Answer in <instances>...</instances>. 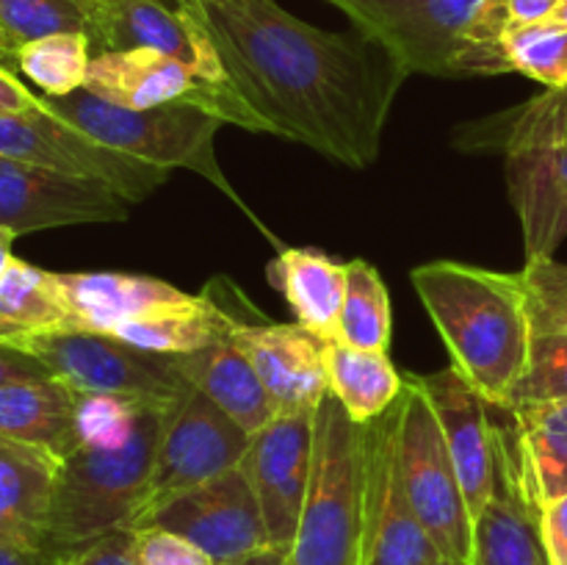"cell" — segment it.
<instances>
[{"label":"cell","mask_w":567,"mask_h":565,"mask_svg":"<svg viewBox=\"0 0 567 565\" xmlns=\"http://www.w3.org/2000/svg\"><path fill=\"white\" fill-rule=\"evenodd\" d=\"M504 155L526 260L554 258L567 238V89H546L515 114Z\"/></svg>","instance_id":"8992f818"},{"label":"cell","mask_w":567,"mask_h":565,"mask_svg":"<svg viewBox=\"0 0 567 565\" xmlns=\"http://www.w3.org/2000/svg\"><path fill=\"white\" fill-rule=\"evenodd\" d=\"M435 565H463V563H454V559H449V557H441V559H437Z\"/></svg>","instance_id":"681fc988"},{"label":"cell","mask_w":567,"mask_h":565,"mask_svg":"<svg viewBox=\"0 0 567 565\" xmlns=\"http://www.w3.org/2000/svg\"><path fill=\"white\" fill-rule=\"evenodd\" d=\"M89 39L94 53L147 48L183 61L203 81L230 86L208 33L175 0H89Z\"/></svg>","instance_id":"ac0fdd59"},{"label":"cell","mask_w":567,"mask_h":565,"mask_svg":"<svg viewBox=\"0 0 567 565\" xmlns=\"http://www.w3.org/2000/svg\"><path fill=\"white\" fill-rule=\"evenodd\" d=\"M92 39L83 31L50 33L14 50V70L37 83L44 97H66L83 89L92 64Z\"/></svg>","instance_id":"4dcf8cb0"},{"label":"cell","mask_w":567,"mask_h":565,"mask_svg":"<svg viewBox=\"0 0 567 565\" xmlns=\"http://www.w3.org/2000/svg\"><path fill=\"white\" fill-rule=\"evenodd\" d=\"M241 565H288L286 563V554L277 552V548H266V552L255 554V557L244 559Z\"/></svg>","instance_id":"ee69618b"},{"label":"cell","mask_w":567,"mask_h":565,"mask_svg":"<svg viewBox=\"0 0 567 565\" xmlns=\"http://www.w3.org/2000/svg\"><path fill=\"white\" fill-rule=\"evenodd\" d=\"M399 404L369 424L360 565H435L443 557L415 515L399 469Z\"/></svg>","instance_id":"4fadbf2b"},{"label":"cell","mask_w":567,"mask_h":565,"mask_svg":"<svg viewBox=\"0 0 567 565\" xmlns=\"http://www.w3.org/2000/svg\"><path fill=\"white\" fill-rule=\"evenodd\" d=\"M227 332H230V316L214 291L205 288L199 297H192L177 308L127 321L114 332V338L147 352L188 355L221 341Z\"/></svg>","instance_id":"83f0119b"},{"label":"cell","mask_w":567,"mask_h":565,"mask_svg":"<svg viewBox=\"0 0 567 565\" xmlns=\"http://www.w3.org/2000/svg\"><path fill=\"white\" fill-rule=\"evenodd\" d=\"M66 330L114 336L122 325L188 302L192 294L172 282L125 271H55Z\"/></svg>","instance_id":"44dd1931"},{"label":"cell","mask_w":567,"mask_h":565,"mask_svg":"<svg viewBox=\"0 0 567 565\" xmlns=\"http://www.w3.org/2000/svg\"><path fill=\"white\" fill-rule=\"evenodd\" d=\"M42 377L53 374L37 355L28 352L25 347H17V343L0 341V388L25 380H42Z\"/></svg>","instance_id":"ab89813d"},{"label":"cell","mask_w":567,"mask_h":565,"mask_svg":"<svg viewBox=\"0 0 567 565\" xmlns=\"http://www.w3.org/2000/svg\"><path fill=\"white\" fill-rule=\"evenodd\" d=\"M181 366L186 380L219 404L249 435L280 413L247 355L233 343L230 332L210 347L181 355Z\"/></svg>","instance_id":"cb8c5ba5"},{"label":"cell","mask_w":567,"mask_h":565,"mask_svg":"<svg viewBox=\"0 0 567 565\" xmlns=\"http://www.w3.org/2000/svg\"><path fill=\"white\" fill-rule=\"evenodd\" d=\"M131 203L94 177L0 158V227L14 236L64 225L125 222Z\"/></svg>","instance_id":"2e32d148"},{"label":"cell","mask_w":567,"mask_h":565,"mask_svg":"<svg viewBox=\"0 0 567 565\" xmlns=\"http://www.w3.org/2000/svg\"><path fill=\"white\" fill-rule=\"evenodd\" d=\"M0 158L48 166L78 177H94L114 186L127 203H142L158 192L169 172L127 158L83 136L70 122L50 114L39 100L37 109L0 114Z\"/></svg>","instance_id":"30bf717a"},{"label":"cell","mask_w":567,"mask_h":565,"mask_svg":"<svg viewBox=\"0 0 567 565\" xmlns=\"http://www.w3.org/2000/svg\"><path fill=\"white\" fill-rule=\"evenodd\" d=\"M83 89L122 109H153L166 103H197L221 116L225 125L266 133L255 111L233 92L203 81L183 61L147 48L103 50L92 55Z\"/></svg>","instance_id":"8fae6325"},{"label":"cell","mask_w":567,"mask_h":565,"mask_svg":"<svg viewBox=\"0 0 567 565\" xmlns=\"http://www.w3.org/2000/svg\"><path fill=\"white\" fill-rule=\"evenodd\" d=\"M471 565H551L540 532V507L518 469L507 424L496 421V487L474 521Z\"/></svg>","instance_id":"ffe728a7"},{"label":"cell","mask_w":567,"mask_h":565,"mask_svg":"<svg viewBox=\"0 0 567 565\" xmlns=\"http://www.w3.org/2000/svg\"><path fill=\"white\" fill-rule=\"evenodd\" d=\"M48 565H138L133 552V530L111 532L78 552L48 557Z\"/></svg>","instance_id":"f35d334b"},{"label":"cell","mask_w":567,"mask_h":565,"mask_svg":"<svg viewBox=\"0 0 567 565\" xmlns=\"http://www.w3.org/2000/svg\"><path fill=\"white\" fill-rule=\"evenodd\" d=\"M369 424H358L332 393L316 408V446L308 499L288 565H360Z\"/></svg>","instance_id":"277c9868"},{"label":"cell","mask_w":567,"mask_h":565,"mask_svg":"<svg viewBox=\"0 0 567 565\" xmlns=\"http://www.w3.org/2000/svg\"><path fill=\"white\" fill-rule=\"evenodd\" d=\"M37 355L48 371L75 391L111 393L150 408H169L192 391L181 355L136 349L105 332L61 330L20 343Z\"/></svg>","instance_id":"ba28073f"},{"label":"cell","mask_w":567,"mask_h":565,"mask_svg":"<svg viewBox=\"0 0 567 565\" xmlns=\"http://www.w3.org/2000/svg\"><path fill=\"white\" fill-rule=\"evenodd\" d=\"M269 280L280 288L291 305L297 325L316 336H338L343 294H347V264L327 258L319 249H282L269 266Z\"/></svg>","instance_id":"484cf974"},{"label":"cell","mask_w":567,"mask_h":565,"mask_svg":"<svg viewBox=\"0 0 567 565\" xmlns=\"http://www.w3.org/2000/svg\"><path fill=\"white\" fill-rule=\"evenodd\" d=\"M419 382L441 421L471 518L476 521L496 487V421L491 415V404L460 377L454 366L419 377Z\"/></svg>","instance_id":"d6986e66"},{"label":"cell","mask_w":567,"mask_h":565,"mask_svg":"<svg viewBox=\"0 0 567 565\" xmlns=\"http://www.w3.org/2000/svg\"><path fill=\"white\" fill-rule=\"evenodd\" d=\"M59 458L0 438V543L42 552Z\"/></svg>","instance_id":"7402d4cb"},{"label":"cell","mask_w":567,"mask_h":565,"mask_svg":"<svg viewBox=\"0 0 567 565\" xmlns=\"http://www.w3.org/2000/svg\"><path fill=\"white\" fill-rule=\"evenodd\" d=\"M520 275L529 288L535 327L567 325V264L554 258L526 260Z\"/></svg>","instance_id":"8d00e7d4"},{"label":"cell","mask_w":567,"mask_h":565,"mask_svg":"<svg viewBox=\"0 0 567 565\" xmlns=\"http://www.w3.org/2000/svg\"><path fill=\"white\" fill-rule=\"evenodd\" d=\"M393 332L391 297L382 275L363 258L347 264V294H343L341 319L336 341L358 349L388 352Z\"/></svg>","instance_id":"1f68e13d"},{"label":"cell","mask_w":567,"mask_h":565,"mask_svg":"<svg viewBox=\"0 0 567 565\" xmlns=\"http://www.w3.org/2000/svg\"><path fill=\"white\" fill-rule=\"evenodd\" d=\"M249 438L252 435L241 424L197 388L175 399L161 421L158 446L150 469L147 507L138 524L166 499L241 465Z\"/></svg>","instance_id":"9c48e42d"},{"label":"cell","mask_w":567,"mask_h":565,"mask_svg":"<svg viewBox=\"0 0 567 565\" xmlns=\"http://www.w3.org/2000/svg\"><path fill=\"white\" fill-rule=\"evenodd\" d=\"M410 280L460 377L491 408H509L535 336L524 275L432 260L410 271Z\"/></svg>","instance_id":"7a4b0ae2"},{"label":"cell","mask_w":567,"mask_h":565,"mask_svg":"<svg viewBox=\"0 0 567 565\" xmlns=\"http://www.w3.org/2000/svg\"><path fill=\"white\" fill-rule=\"evenodd\" d=\"M540 532L551 565H567V493L540 507Z\"/></svg>","instance_id":"60d3db41"},{"label":"cell","mask_w":567,"mask_h":565,"mask_svg":"<svg viewBox=\"0 0 567 565\" xmlns=\"http://www.w3.org/2000/svg\"><path fill=\"white\" fill-rule=\"evenodd\" d=\"M0 50H3V53H9L11 59H14V53H11V48H9V42H6V33L0 31Z\"/></svg>","instance_id":"7dc6e473"},{"label":"cell","mask_w":567,"mask_h":565,"mask_svg":"<svg viewBox=\"0 0 567 565\" xmlns=\"http://www.w3.org/2000/svg\"><path fill=\"white\" fill-rule=\"evenodd\" d=\"M313 446L316 410H291L277 413L269 424L252 432L241 458V471L258 499L271 548L282 554L291 548L308 499Z\"/></svg>","instance_id":"9a60e30c"},{"label":"cell","mask_w":567,"mask_h":565,"mask_svg":"<svg viewBox=\"0 0 567 565\" xmlns=\"http://www.w3.org/2000/svg\"><path fill=\"white\" fill-rule=\"evenodd\" d=\"M327 377L330 393L358 424L380 419L404 391V377L391 363L388 352L349 347L336 338L327 341Z\"/></svg>","instance_id":"4316f807"},{"label":"cell","mask_w":567,"mask_h":565,"mask_svg":"<svg viewBox=\"0 0 567 565\" xmlns=\"http://www.w3.org/2000/svg\"><path fill=\"white\" fill-rule=\"evenodd\" d=\"M399 469L410 504L437 552L454 563H474V518L441 421L415 374L404 377L399 404Z\"/></svg>","instance_id":"52a82bcc"},{"label":"cell","mask_w":567,"mask_h":565,"mask_svg":"<svg viewBox=\"0 0 567 565\" xmlns=\"http://www.w3.org/2000/svg\"><path fill=\"white\" fill-rule=\"evenodd\" d=\"M504 50L513 72L546 89H567V25L543 20L518 28L509 33Z\"/></svg>","instance_id":"d6a6232c"},{"label":"cell","mask_w":567,"mask_h":565,"mask_svg":"<svg viewBox=\"0 0 567 565\" xmlns=\"http://www.w3.org/2000/svg\"><path fill=\"white\" fill-rule=\"evenodd\" d=\"M230 316V338L249 358L260 382L280 413L316 410L330 393L327 377V338L302 325H280L269 319H247L238 305L216 297Z\"/></svg>","instance_id":"e0dca14e"},{"label":"cell","mask_w":567,"mask_h":565,"mask_svg":"<svg viewBox=\"0 0 567 565\" xmlns=\"http://www.w3.org/2000/svg\"><path fill=\"white\" fill-rule=\"evenodd\" d=\"M415 75L454 78L460 39L482 0H330Z\"/></svg>","instance_id":"5bb4252c"},{"label":"cell","mask_w":567,"mask_h":565,"mask_svg":"<svg viewBox=\"0 0 567 565\" xmlns=\"http://www.w3.org/2000/svg\"><path fill=\"white\" fill-rule=\"evenodd\" d=\"M66 330L55 271L11 258L0 277V341L25 343L37 336Z\"/></svg>","instance_id":"f546056e"},{"label":"cell","mask_w":567,"mask_h":565,"mask_svg":"<svg viewBox=\"0 0 567 565\" xmlns=\"http://www.w3.org/2000/svg\"><path fill=\"white\" fill-rule=\"evenodd\" d=\"M42 94H33L25 83L17 78L11 66L0 64V114H14V111L37 109Z\"/></svg>","instance_id":"b9f144b4"},{"label":"cell","mask_w":567,"mask_h":565,"mask_svg":"<svg viewBox=\"0 0 567 565\" xmlns=\"http://www.w3.org/2000/svg\"><path fill=\"white\" fill-rule=\"evenodd\" d=\"M551 22H559V25H567V0H559V6L554 9V14L548 17Z\"/></svg>","instance_id":"bcb514c9"},{"label":"cell","mask_w":567,"mask_h":565,"mask_svg":"<svg viewBox=\"0 0 567 565\" xmlns=\"http://www.w3.org/2000/svg\"><path fill=\"white\" fill-rule=\"evenodd\" d=\"M0 565H48V557L39 548H20L0 543Z\"/></svg>","instance_id":"7bdbcfd3"},{"label":"cell","mask_w":567,"mask_h":565,"mask_svg":"<svg viewBox=\"0 0 567 565\" xmlns=\"http://www.w3.org/2000/svg\"><path fill=\"white\" fill-rule=\"evenodd\" d=\"M133 552L138 565H214L203 548L164 526L133 530Z\"/></svg>","instance_id":"74e56055"},{"label":"cell","mask_w":567,"mask_h":565,"mask_svg":"<svg viewBox=\"0 0 567 565\" xmlns=\"http://www.w3.org/2000/svg\"><path fill=\"white\" fill-rule=\"evenodd\" d=\"M144 408L150 404L131 399L111 397V393L78 391L75 399V432L78 446L120 449L136 432Z\"/></svg>","instance_id":"d590c367"},{"label":"cell","mask_w":567,"mask_h":565,"mask_svg":"<svg viewBox=\"0 0 567 565\" xmlns=\"http://www.w3.org/2000/svg\"><path fill=\"white\" fill-rule=\"evenodd\" d=\"M554 399H567V325L535 327L529 366L513 391L509 408L520 402H554Z\"/></svg>","instance_id":"e575fe53"},{"label":"cell","mask_w":567,"mask_h":565,"mask_svg":"<svg viewBox=\"0 0 567 565\" xmlns=\"http://www.w3.org/2000/svg\"><path fill=\"white\" fill-rule=\"evenodd\" d=\"M0 31L11 53L50 33H89V0H0Z\"/></svg>","instance_id":"836d02e7"},{"label":"cell","mask_w":567,"mask_h":565,"mask_svg":"<svg viewBox=\"0 0 567 565\" xmlns=\"http://www.w3.org/2000/svg\"><path fill=\"white\" fill-rule=\"evenodd\" d=\"M199 22L233 92L266 133L365 170L410 72L354 31H324L275 0H175Z\"/></svg>","instance_id":"6da1fadb"},{"label":"cell","mask_w":567,"mask_h":565,"mask_svg":"<svg viewBox=\"0 0 567 565\" xmlns=\"http://www.w3.org/2000/svg\"><path fill=\"white\" fill-rule=\"evenodd\" d=\"M14 238H17L14 233L6 230V227H0V277H3L9 260L14 258V255H11V244H14Z\"/></svg>","instance_id":"f6af8a7d"},{"label":"cell","mask_w":567,"mask_h":565,"mask_svg":"<svg viewBox=\"0 0 567 565\" xmlns=\"http://www.w3.org/2000/svg\"><path fill=\"white\" fill-rule=\"evenodd\" d=\"M166 408H144L131 441L120 449L78 446L59 463L42 554L78 552L100 537L133 530L147 507L150 469Z\"/></svg>","instance_id":"3957f363"},{"label":"cell","mask_w":567,"mask_h":565,"mask_svg":"<svg viewBox=\"0 0 567 565\" xmlns=\"http://www.w3.org/2000/svg\"><path fill=\"white\" fill-rule=\"evenodd\" d=\"M504 410V408H498ZM518 469L537 507L567 493V399L507 408Z\"/></svg>","instance_id":"d4e9b609"},{"label":"cell","mask_w":567,"mask_h":565,"mask_svg":"<svg viewBox=\"0 0 567 565\" xmlns=\"http://www.w3.org/2000/svg\"><path fill=\"white\" fill-rule=\"evenodd\" d=\"M0 64H6V66H11V70H14V59H11L9 53H3V50H0Z\"/></svg>","instance_id":"c3c4849f"},{"label":"cell","mask_w":567,"mask_h":565,"mask_svg":"<svg viewBox=\"0 0 567 565\" xmlns=\"http://www.w3.org/2000/svg\"><path fill=\"white\" fill-rule=\"evenodd\" d=\"M138 526H164L186 537L214 565H241L271 548L264 513L241 465L166 499Z\"/></svg>","instance_id":"7c38bea8"},{"label":"cell","mask_w":567,"mask_h":565,"mask_svg":"<svg viewBox=\"0 0 567 565\" xmlns=\"http://www.w3.org/2000/svg\"><path fill=\"white\" fill-rule=\"evenodd\" d=\"M75 399V388L59 377L0 388V438H11L64 460L78 449Z\"/></svg>","instance_id":"603a6c76"},{"label":"cell","mask_w":567,"mask_h":565,"mask_svg":"<svg viewBox=\"0 0 567 565\" xmlns=\"http://www.w3.org/2000/svg\"><path fill=\"white\" fill-rule=\"evenodd\" d=\"M42 105L103 147L153 164L164 172H194L221 188V194H227L233 203L247 208L221 172L216 136L225 122L214 111L197 103L122 109L109 100H100L86 89H78L66 97H44L42 94Z\"/></svg>","instance_id":"5b68a950"},{"label":"cell","mask_w":567,"mask_h":565,"mask_svg":"<svg viewBox=\"0 0 567 565\" xmlns=\"http://www.w3.org/2000/svg\"><path fill=\"white\" fill-rule=\"evenodd\" d=\"M557 6L559 0H482L460 39L454 78L513 72L504 50L509 33L548 20Z\"/></svg>","instance_id":"f1b7e54d"}]
</instances>
